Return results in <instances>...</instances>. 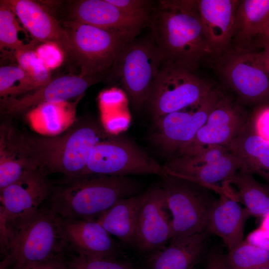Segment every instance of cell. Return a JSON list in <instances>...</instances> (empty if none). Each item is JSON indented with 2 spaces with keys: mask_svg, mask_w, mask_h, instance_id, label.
<instances>
[{
  "mask_svg": "<svg viewBox=\"0 0 269 269\" xmlns=\"http://www.w3.org/2000/svg\"><path fill=\"white\" fill-rule=\"evenodd\" d=\"M253 119L257 133L269 139V106L261 107L254 111Z\"/></svg>",
  "mask_w": 269,
  "mask_h": 269,
  "instance_id": "obj_37",
  "label": "cell"
},
{
  "mask_svg": "<svg viewBox=\"0 0 269 269\" xmlns=\"http://www.w3.org/2000/svg\"><path fill=\"white\" fill-rule=\"evenodd\" d=\"M208 235L204 232L171 239L168 246L148 256L147 269H193L208 253Z\"/></svg>",
  "mask_w": 269,
  "mask_h": 269,
  "instance_id": "obj_22",
  "label": "cell"
},
{
  "mask_svg": "<svg viewBox=\"0 0 269 269\" xmlns=\"http://www.w3.org/2000/svg\"><path fill=\"white\" fill-rule=\"evenodd\" d=\"M214 88L197 104L164 115L154 120L153 141L173 157L190 142L223 96Z\"/></svg>",
  "mask_w": 269,
  "mask_h": 269,
  "instance_id": "obj_12",
  "label": "cell"
},
{
  "mask_svg": "<svg viewBox=\"0 0 269 269\" xmlns=\"http://www.w3.org/2000/svg\"><path fill=\"white\" fill-rule=\"evenodd\" d=\"M124 99L125 95L121 90L114 88L102 92L99 96L102 113L115 110Z\"/></svg>",
  "mask_w": 269,
  "mask_h": 269,
  "instance_id": "obj_36",
  "label": "cell"
},
{
  "mask_svg": "<svg viewBox=\"0 0 269 269\" xmlns=\"http://www.w3.org/2000/svg\"><path fill=\"white\" fill-rule=\"evenodd\" d=\"M269 19V0H239L232 39L236 52H244L252 39L261 33Z\"/></svg>",
  "mask_w": 269,
  "mask_h": 269,
  "instance_id": "obj_26",
  "label": "cell"
},
{
  "mask_svg": "<svg viewBox=\"0 0 269 269\" xmlns=\"http://www.w3.org/2000/svg\"><path fill=\"white\" fill-rule=\"evenodd\" d=\"M35 51L50 71L59 67L63 62L64 51L55 43H42L35 48Z\"/></svg>",
  "mask_w": 269,
  "mask_h": 269,
  "instance_id": "obj_34",
  "label": "cell"
},
{
  "mask_svg": "<svg viewBox=\"0 0 269 269\" xmlns=\"http://www.w3.org/2000/svg\"><path fill=\"white\" fill-rule=\"evenodd\" d=\"M269 269V268H264V269Z\"/></svg>",
  "mask_w": 269,
  "mask_h": 269,
  "instance_id": "obj_44",
  "label": "cell"
},
{
  "mask_svg": "<svg viewBox=\"0 0 269 269\" xmlns=\"http://www.w3.org/2000/svg\"><path fill=\"white\" fill-rule=\"evenodd\" d=\"M25 28L37 41L54 42L71 55V47L66 30L49 10L32 0H7Z\"/></svg>",
  "mask_w": 269,
  "mask_h": 269,
  "instance_id": "obj_19",
  "label": "cell"
},
{
  "mask_svg": "<svg viewBox=\"0 0 269 269\" xmlns=\"http://www.w3.org/2000/svg\"><path fill=\"white\" fill-rule=\"evenodd\" d=\"M57 221L60 236L70 252L96 257H122L119 244L97 220L57 217Z\"/></svg>",
  "mask_w": 269,
  "mask_h": 269,
  "instance_id": "obj_16",
  "label": "cell"
},
{
  "mask_svg": "<svg viewBox=\"0 0 269 269\" xmlns=\"http://www.w3.org/2000/svg\"><path fill=\"white\" fill-rule=\"evenodd\" d=\"M225 184L251 215L263 218L269 214V185L259 182L252 174L240 171Z\"/></svg>",
  "mask_w": 269,
  "mask_h": 269,
  "instance_id": "obj_27",
  "label": "cell"
},
{
  "mask_svg": "<svg viewBox=\"0 0 269 269\" xmlns=\"http://www.w3.org/2000/svg\"><path fill=\"white\" fill-rule=\"evenodd\" d=\"M102 78L67 75L52 79L45 85L22 96L0 99L2 115L14 117L45 103L63 102L79 97Z\"/></svg>",
  "mask_w": 269,
  "mask_h": 269,
  "instance_id": "obj_15",
  "label": "cell"
},
{
  "mask_svg": "<svg viewBox=\"0 0 269 269\" xmlns=\"http://www.w3.org/2000/svg\"><path fill=\"white\" fill-rule=\"evenodd\" d=\"M67 251L57 217L44 203L37 214L8 239L0 263L8 269H34Z\"/></svg>",
  "mask_w": 269,
  "mask_h": 269,
  "instance_id": "obj_4",
  "label": "cell"
},
{
  "mask_svg": "<svg viewBox=\"0 0 269 269\" xmlns=\"http://www.w3.org/2000/svg\"><path fill=\"white\" fill-rule=\"evenodd\" d=\"M125 12L135 16L150 17L153 6L147 0H108Z\"/></svg>",
  "mask_w": 269,
  "mask_h": 269,
  "instance_id": "obj_35",
  "label": "cell"
},
{
  "mask_svg": "<svg viewBox=\"0 0 269 269\" xmlns=\"http://www.w3.org/2000/svg\"><path fill=\"white\" fill-rule=\"evenodd\" d=\"M71 47V57L83 76L103 78L112 70L120 52L133 40L123 34L75 20L65 21Z\"/></svg>",
  "mask_w": 269,
  "mask_h": 269,
  "instance_id": "obj_5",
  "label": "cell"
},
{
  "mask_svg": "<svg viewBox=\"0 0 269 269\" xmlns=\"http://www.w3.org/2000/svg\"><path fill=\"white\" fill-rule=\"evenodd\" d=\"M163 61L152 36L134 39L120 52L112 70L135 110H140L146 105Z\"/></svg>",
  "mask_w": 269,
  "mask_h": 269,
  "instance_id": "obj_7",
  "label": "cell"
},
{
  "mask_svg": "<svg viewBox=\"0 0 269 269\" xmlns=\"http://www.w3.org/2000/svg\"><path fill=\"white\" fill-rule=\"evenodd\" d=\"M239 0H197L206 40L211 54L225 52L232 39L235 11Z\"/></svg>",
  "mask_w": 269,
  "mask_h": 269,
  "instance_id": "obj_20",
  "label": "cell"
},
{
  "mask_svg": "<svg viewBox=\"0 0 269 269\" xmlns=\"http://www.w3.org/2000/svg\"><path fill=\"white\" fill-rule=\"evenodd\" d=\"M132 174H155L164 178L168 176L163 166L133 142L111 135L94 147L81 176Z\"/></svg>",
  "mask_w": 269,
  "mask_h": 269,
  "instance_id": "obj_11",
  "label": "cell"
},
{
  "mask_svg": "<svg viewBox=\"0 0 269 269\" xmlns=\"http://www.w3.org/2000/svg\"><path fill=\"white\" fill-rule=\"evenodd\" d=\"M218 194L210 211L206 232L220 237L230 251L244 242L245 225L251 215L226 189Z\"/></svg>",
  "mask_w": 269,
  "mask_h": 269,
  "instance_id": "obj_21",
  "label": "cell"
},
{
  "mask_svg": "<svg viewBox=\"0 0 269 269\" xmlns=\"http://www.w3.org/2000/svg\"><path fill=\"white\" fill-rule=\"evenodd\" d=\"M205 269H229L224 255L218 252L210 251L205 257Z\"/></svg>",
  "mask_w": 269,
  "mask_h": 269,
  "instance_id": "obj_39",
  "label": "cell"
},
{
  "mask_svg": "<svg viewBox=\"0 0 269 269\" xmlns=\"http://www.w3.org/2000/svg\"><path fill=\"white\" fill-rule=\"evenodd\" d=\"M260 227L269 231V214L262 218Z\"/></svg>",
  "mask_w": 269,
  "mask_h": 269,
  "instance_id": "obj_43",
  "label": "cell"
},
{
  "mask_svg": "<svg viewBox=\"0 0 269 269\" xmlns=\"http://www.w3.org/2000/svg\"><path fill=\"white\" fill-rule=\"evenodd\" d=\"M148 191L119 200L97 221L111 235L134 248L139 214Z\"/></svg>",
  "mask_w": 269,
  "mask_h": 269,
  "instance_id": "obj_24",
  "label": "cell"
},
{
  "mask_svg": "<svg viewBox=\"0 0 269 269\" xmlns=\"http://www.w3.org/2000/svg\"><path fill=\"white\" fill-rule=\"evenodd\" d=\"M148 190L139 212L134 246L148 256L164 248L171 238L165 190L163 187H154Z\"/></svg>",
  "mask_w": 269,
  "mask_h": 269,
  "instance_id": "obj_17",
  "label": "cell"
},
{
  "mask_svg": "<svg viewBox=\"0 0 269 269\" xmlns=\"http://www.w3.org/2000/svg\"><path fill=\"white\" fill-rule=\"evenodd\" d=\"M39 88L37 83L18 65L0 67L1 98L17 97Z\"/></svg>",
  "mask_w": 269,
  "mask_h": 269,
  "instance_id": "obj_29",
  "label": "cell"
},
{
  "mask_svg": "<svg viewBox=\"0 0 269 269\" xmlns=\"http://www.w3.org/2000/svg\"><path fill=\"white\" fill-rule=\"evenodd\" d=\"M229 269H261L269 268V250L243 242L224 255Z\"/></svg>",
  "mask_w": 269,
  "mask_h": 269,
  "instance_id": "obj_30",
  "label": "cell"
},
{
  "mask_svg": "<svg viewBox=\"0 0 269 269\" xmlns=\"http://www.w3.org/2000/svg\"><path fill=\"white\" fill-rule=\"evenodd\" d=\"M260 52H253L254 58L269 77V46L262 48Z\"/></svg>",
  "mask_w": 269,
  "mask_h": 269,
  "instance_id": "obj_41",
  "label": "cell"
},
{
  "mask_svg": "<svg viewBox=\"0 0 269 269\" xmlns=\"http://www.w3.org/2000/svg\"><path fill=\"white\" fill-rule=\"evenodd\" d=\"M221 73L241 104H260L269 100V77L252 52L226 53Z\"/></svg>",
  "mask_w": 269,
  "mask_h": 269,
  "instance_id": "obj_13",
  "label": "cell"
},
{
  "mask_svg": "<svg viewBox=\"0 0 269 269\" xmlns=\"http://www.w3.org/2000/svg\"><path fill=\"white\" fill-rule=\"evenodd\" d=\"M34 46L30 44L25 48L15 51V56L18 65L41 87L52 79L50 71L37 55Z\"/></svg>",
  "mask_w": 269,
  "mask_h": 269,
  "instance_id": "obj_33",
  "label": "cell"
},
{
  "mask_svg": "<svg viewBox=\"0 0 269 269\" xmlns=\"http://www.w3.org/2000/svg\"><path fill=\"white\" fill-rule=\"evenodd\" d=\"M39 169L26 172L0 190V250L15 232L39 212L49 195L51 182Z\"/></svg>",
  "mask_w": 269,
  "mask_h": 269,
  "instance_id": "obj_6",
  "label": "cell"
},
{
  "mask_svg": "<svg viewBox=\"0 0 269 269\" xmlns=\"http://www.w3.org/2000/svg\"><path fill=\"white\" fill-rule=\"evenodd\" d=\"M82 96L73 102L45 103L29 111L26 115L31 127L43 135L62 134L76 121L77 105Z\"/></svg>",
  "mask_w": 269,
  "mask_h": 269,
  "instance_id": "obj_25",
  "label": "cell"
},
{
  "mask_svg": "<svg viewBox=\"0 0 269 269\" xmlns=\"http://www.w3.org/2000/svg\"><path fill=\"white\" fill-rule=\"evenodd\" d=\"M66 253L44 263L34 269H68L65 261Z\"/></svg>",
  "mask_w": 269,
  "mask_h": 269,
  "instance_id": "obj_40",
  "label": "cell"
},
{
  "mask_svg": "<svg viewBox=\"0 0 269 269\" xmlns=\"http://www.w3.org/2000/svg\"><path fill=\"white\" fill-rule=\"evenodd\" d=\"M73 20L119 32L132 39L149 24L150 17L130 14L108 0H82L72 8Z\"/></svg>",
  "mask_w": 269,
  "mask_h": 269,
  "instance_id": "obj_18",
  "label": "cell"
},
{
  "mask_svg": "<svg viewBox=\"0 0 269 269\" xmlns=\"http://www.w3.org/2000/svg\"><path fill=\"white\" fill-rule=\"evenodd\" d=\"M137 181L128 176L86 175L51 183L45 205L57 217L96 220L119 200L139 193Z\"/></svg>",
  "mask_w": 269,
  "mask_h": 269,
  "instance_id": "obj_3",
  "label": "cell"
},
{
  "mask_svg": "<svg viewBox=\"0 0 269 269\" xmlns=\"http://www.w3.org/2000/svg\"><path fill=\"white\" fill-rule=\"evenodd\" d=\"M37 169L16 149L6 129L1 126L0 138V190L13 183L27 171Z\"/></svg>",
  "mask_w": 269,
  "mask_h": 269,
  "instance_id": "obj_28",
  "label": "cell"
},
{
  "mask_svg": "<svg viewBox=\"0 0 269 269\" xmlns=\"http://www.w3.org/2000/svg\"><path fill=\"white\" fill-rule=\"evenodd\" d=\"M9 135L16 149L36 168L47 175L59 173L71 179L83 175L94 147L112 135L94 120L82 118L57 135L30 134L11 128Z\"/></svg>",
  "mask_w": 269,
  "mask_h": 269,
  "instance_id": "obj_1",
  "label": "cell"
},
{
  "mask_svg": "<svg viewBox=\"0 0 269 269\" xmlns=\"http://www.w3.org/2000/svg\"><path fill=\"white\" fill-rule=\"evenodd\" d=\"M246 242L254 246L269 250V231L260 227L248 236Z\"/></svg>",
  "mask_w": 269,
  "mask_h": 269,
  "instance_id": "obj_38",
  "label": "cell"
},
{
  "mask_svg": "<svg viewBox=\"0 0 269 269\" xmlns=\"http://www.w3.org/2000/svg\"><path fill=\"white\" fill-rule=\"evenodd\" d=\"M215 88L193 70L163 62L146 103L154 121L197 104Z\"/></svg>",
  "mask_w": 269,
  "mask_h": 269,
  "instance_id": "obj_8",
  "label": "cell"
},
{
  "mask_svg": "<svg viewBox=\"0 0 269 269\" xmlns=\"http://www.w3.org/2000/svg\"><path fill=\"white\" fill-rule=\"evenodd\" d=\"M225 146L241 162L240 171L257 175L269 185V139L256 131L253 112L239 134Z\"/></svg>",
  "mask_w": 269,
  "mask_h": 269,
  "instance_id": "obj_23",
  "label": "cell"
},
{
  "mask_svg": "<svg viewBox=\"0 0 269 269\" xmlns=\"http://www.w3.org/2000/svg\"><path fill=\"white\" fill-rule=\"evenodd\" d=\"M16 16L7 0L0 2V49L8 48L16 51L25 48V44L18 37L21 29Z\"/></svg>",
  "mask_w": 269,
  "mask_h": 269,
  "instance_id": "obj_31",
  "label": "cell"
},
{
  "mask_svg": "<svg viewBox=\"0 0 269 269\" xmlns=\"http://www.w3.org/2000/svg\"><path fill=\"white\" fill-rule=\"evenodd\" d=\"M164 179L166 206L172 215L171 239L206 232L208 216L216 199L213 194L215 191L170 175Z\"/></svg>",
  "mask_w": 269,
  "mask_h": 269,
  "instance_id": "obj_9",
  "label": "cell"
},
{
  "mask_svg": "<svg viewBox=\"0 0 269 269\" xmlns=\"http://www.w3.org/2000/svg\"><path fill=\"white\" fill-rule=\"evenodd\" d=\"M257 38L258 46L263 48L269 46V19Z\"/></svg>",
  "mask_w": 269,
  "mask_h": 269,
  "instance_id": "obj_42",
  "label": "cell"
},
{
  "mask_svg": "<svg viewBox=\"0 0 269 269\" xmlns=\"http://www.w3.org/2000/svg\"><path fill=\"white\" fill-rule=\"evenodd\" d=\"M148 25L163 62L193 70L205 56L211 54L197 0H159Z\"/></svg>",
  "mask_w": 269,
  "mask_h": 269,
  "instance_id": "obj_2",
  "label": "cell"
},
{
  "mask_svg": "<svg viewBox=\"0 0 269 269\" xmlns=\"http://www.w3.org/2000/svg\"><path fill=\"white\" fill-rule=\"evenodd\" d=\"M168 175L207 186L218 194L223 185L242 168V164L225 145H207L187 154H177L163 166Z\"/></svg>",
  "mask_w": 269,
  "mask_h": 269,
  "instance_id": "obj_10",
  "label": "cell"
},
{
  "mask_svg": "<svg viewBox=\"0 0 269 269\" xmlns=\"http://www.w3.org/2000/svg\"><path fill=\"white\" fill-rule=\"evenodd\" d=\"M72 253L70 254L67 251L65 255L68 269H137L121 259L96 257Z\"/></svg>",
  "mask_w": 269,
  "mask_h": 269,
  "instance_id": "obj_32",
  "label": "cell"
},
{
  "mask_svg": "<svg viewBox=\"0 0 269 269\" xmlns=\"http://www.w3.org/2000/svg\"><path fill=\"white\" fill-rule=\"evenodd\" d=\"M253 112L223 95L195 137L175 155L189 154L207 145H227L239 134Z\"/></svg>",
  "mask_w": 269,
  "mask_h": 269,
  "instance_id": "obj_14",
  "label": "cell"
}]
</instances>
